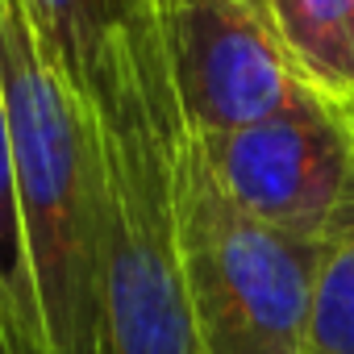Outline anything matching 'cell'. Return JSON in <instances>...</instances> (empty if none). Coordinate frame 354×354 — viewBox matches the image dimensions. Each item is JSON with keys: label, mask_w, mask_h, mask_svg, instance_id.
Wrapping results in <instances>:
<instances>
[{"label": "cell", "mask_w": 354, "mask_h": 354, "mask_svg": "<svg viewBox=\"0 0 354 354\" xmlns=\"http://www.w3.org/2000/svg\"><path fill=\"white\" fill-rule=\"evenodd\" d=\"M171 71L154 0H117L80 88L96 192L92 354H201L167 142Z\"/></svg>", "instance_id": "1"}, {"label": "cell", "mask_w": 354, "mask_h": 354, "mask_svg": "<svg viewBox=\"0 0 354 354\" xmlns=\"http://www.w3.org/2000/svg\"><path fill=\"white\" fill-rule=\"evenodd\" d=\"M0 100L42 354H92L96 192L84 104L26 0H0Z\"/></svg>", "instance_id": "2"}, {"label": "cell", "mask_w": 354, "mask_h": 354, "mask_svg": "<svg viewBox=\"0 0 354 354\" xmlns=\"http://www.w3.org/2000/svg\"><path fill=\"white\" fill-rule=\"evenodd\" d=\"M167 142L201 354H304L321 242L279 234L234 205L175 100V84L167 96Z\"/></svg>", "instance_id": "3"}, {"label": "cell", "mask_w": 354, "mask_h": 354, "mask_svg": "<svg viewBox=\"0 0 354 354\" xmlns=\"http://www.w3.org/2000/svg\"><path fill=\"white\" fill-rule=\"evenodd\" d=\"M196 138L234 205L300 242L325 238L354 184V121L313 92L267 121Z\"/></svg>", "instance_id": "4"}, {"label": "cell", "mask_w": 354, "mask_h": 354, "mask_svg": "<svg viewBox=\"0 0 354 354\" xmlns=\"http://www.w3.org/2000/svg\"><path fill=\"white\" fill-rule=\"evenodd\" d=\"M167 71L196 133H230L308 88L259 0H154Z\"/></svg>", "instance_id": "5"}, {"label": "cell", "mask_w": 354, "mask_h": 354, "mask_svg": "<svg viewBox=\"0 0 354 354\" xmlns=\"http://www.w3.org/2000/svg\"><path fill=\"white\" fill-rule=\"evenodd\" d=\"M304 88L354 121V0H259Z\"/></svg>", "instance_id": "6"}, {"label": "cell", "mask_w": 354, "mask_h": 354, "mask_svg": "<svg viewBox=\"0 0 354 354\" xmlns=\"http://www.w3.org/2000/svg\"><path fill=\"white\" fill-rule=\"evenodd\" d=\"M304 354H354V184L321 238Z\"/></svg>", "instance_id": "7"}, {"label": "cell", "mask_w": 354, "mask_h": 354, "mask_svg": "<svg viewBox=\"0 0 354 354\" xmlns=\"http://www.w3.org/2000/svg\"><path fill=\"white\" fill-rule=\"evenodd\" d=\"M26 5L46 50L59 59L71 88L80 92L96 67L104 30L117 17V0H26Z\"/></svg>", "instance_id": "8"}]
</instances>
